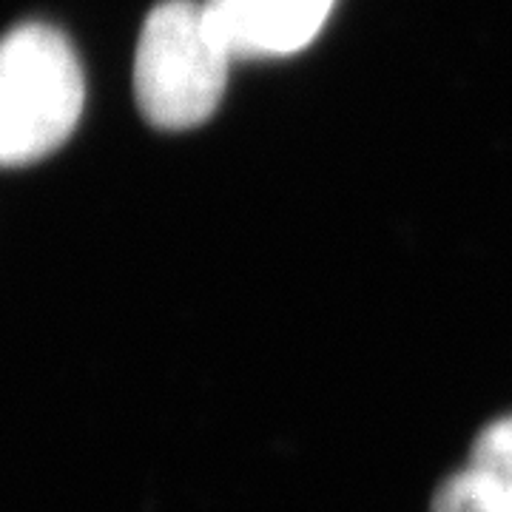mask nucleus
I'll return each mask as SVG.
<instances>
[{
	"mask_svg": "<svg viewBox=\"0 0 512 512\" xmlns=\"http://www.w3.org/2000/svg\"><path fill=\"white\" fill-rule=\"evenodd\" d=\"M336 0H205L211 26L234 60L302 52Z\"/></svg>",
	"mask_w": 512,
	"mask_h": 512,
	"instance_id": "nucleus-3",
	"label": "nucleus"
},
{
	"mask_svg": "<svg viewBox=\"0 0 512 512\" xmlns=\"http://www.w3.org/2000/svg\"><path fill=\"white\" fill-rule=\"evenodd\" d=\"M430 512H510L501 501H495V495L481 484V478L467 467L464 473L450 476L441 484Z\"/></svg>",
	"mask_w": 512,
	"mask_h": 512,
	"instance_id": "nucleus-5",
	"label": "nucleus"
},
{
	"mask_svg": "<svg viewBox=\"0 0 512 512\" xmlns=\"http://www.w3.org/2000/svg\"><path fill=\"white\" fill-rule=\"evenodd\" d=\"M83 111V72L69 40L20 23L0 49V163L29 165L66 143Z\"/></svg>",
	"mask_w": 512,
	"mask_h": 512,
	"instance_id": "nucleus-2",
	"label": "nucleus"
},
{
	"mask_svg": "<svg viewBox=\"0 0 512 512\" xmlns=\"http://www.w3.org/2000/svg\"><path fill=\"white\" fill-rule=\"evenodd\" d=\"M481 484L512 512V416L487 424L470 450L467 464Z\"/></svg>",
	"mask_w": 512,
	"mask_h": 512,
	"instance_id": "nucleus-4",
	"label": "nucleus"
},
{
	"mask_svg": "<svg viewBox=\"0 0 512 512\" xmlns=\"http://www.w3.org/2000/svg\"><path fill=\"white\" fill-rule=\"evenodd\" d=\"M231 52L205 3L165 0L143 23L134 55V94L151 126L180 131L205 123L220 106Z\"/></svg>",
	"mask_w": 512,
	"mask_h": 512,
	"instance_id": "nucleus-1",
	"label": "nucleus"
}]
</instances>
